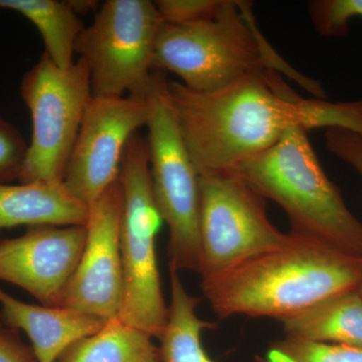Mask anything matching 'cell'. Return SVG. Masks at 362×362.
<instances>
[{
  "label": "cell",
  "instance_id": "6da1fadb",
  "mask_svg": "<svg viewBox=\"0 0 362 362\" xmlns=\"http://www.w3.org/2000/svg\"><path fill=\"white\" fill-rule=\"evenodd\" d=\"M168 94L199 176L235 170L291 128H343L362 134V99H305L269 69L209 93L168 82Z\"/></svg>",
  "mask_w": 362,
  "mask_h": 362
},
{
  "label": "cell",
  "instance_id": "7a4b0ae2",
  "mask_svg": "<svg viewBox=\"0 0 362 362\" xmlns=\"http://www.w3.org/2000/svg\"><path fill=\"white\" fill-rule=\"evenodd\" d=\"M362 282V258L321 240L288 233L280 246L202 283L221 319H283Z\"/></svg>",
  "mask_w": 362,
  "mask_h": 362
},
{
  "label": "cell",
  "instance_id": "3957f363",
  "mask_svg": "<svg viewBox=\"0 0 362 362\" xmlns=\"http://www.w3.org/2000/svg\"><path fill=\"white\" fill-rule=\"evenodd\" d=\"M153 71H169L195 92L223 89L259 70L293 78L315 98L325 99L321 84L304 77L274 51L259 32L250 2L225 0L216 16L195 23H162L154 47Z\"/></svg>",
  "mask_w": 362,
  "mask_h": 362
},
{
  "label": "cell",
  "instance_id": "277c9868",
  "mask_svg": "<svg viewBox=\"0 0 362 362\" xmlns=\"http://www.w3.org/2000/svg\"><path fill=\"white\" fill-rule=\"evenodd\" d=\"M307 133L291 128L272 148L233 171L284 209L292 233L362 258V223L324 173Z\"/></svg>",
  "mask_w": 362,
  "mask_h": 362
},
{
  "label": "cell",
  "instance_id": "5b68a950",
  "mask_svg": "<svg viewBox=\"0 0 362 362\" xmlns=\"http://www.w3.org/2000/svg\"><path fill=\"white\" fill-rule=\"evenodd\" d=\"M118 178L123 192V297L117 317L158 339L168 311L156 256V235L163 221L152 192L148 141L139 132L127 143Z\"/></svg>",
  "mask_w": 362,
  "mask_h": 362
},
{
  "label": "cell",
  "instance_id": "8992f818",
  "mask_svg": "<svg viewBox=\"0 0 362 362\" xmlns=\"http://www.w3.org/2000/svg\"><path fill=\"white\" fill-rule=\"evenodd\" d=\"M146 127L152 192L168 226L169 270L199 273V175L181 135L165 73L154 71Z\"/></svg>",
  "mask_w": 362,
  "mask_h": 362
},
{
  "label": "cell",
  "instance_id": "52a82bcc",
  "mask_svg": "<svg viewBox=\"0 0 362 362\" xmlns=\"http://www.w3.org/2000/svg\"><path fill=\"white\" fill-rule=\"evenodd\" d=\"M21 95L33 135L18 181L62 183L93 99L89 68L80 58L62 69L44 54L23 76Z\"/></svg>",
  "mask_w": 362,
  "mask_h": 362
},
{
  "label": "cell",
  "instance_id": "ba28073f",
  "mask_svg": "<svg viewBox=\"0 0 362 362\" xmlns=\"http://www.w3.org/2000/svg\"><path fill=\"white\" fill-rule=\"evenodd\" d=\"M163 20L149 0H107L76 42L89 68L93 97H146Z\"/></svg>",
  "mask_w": 362,
  "mask_h": 362
},
{
  "label": "cell",
  "instance_id": "9c48e42d",
  "mask_svg": "<svg viewBox=\"0 0 362 362\" xmlns=\"http://www.w3.org/2000/svg\"><path fill=\"white\" fill-rule=\"evenodd\" d=\"M287 238L269 220L265 199L239 173L199 176L202 283L275 249Z\"/></svg>",
  "mask_w": 362,
  "mask_h": 362
},
{
  "label": "cell",
  "instance_id": "30bf717a",
  "mask_svg": "<svg viewBox=\"0 0 362 362\" xmlns=\"http://www.w3.org/2000/svg\"><path fill=\"white\" fill-rule=\"evenodd\" d=\"M150 113L147 96L93 97L63 181L76 199L89 206L118 180L127 143Z\"/></svg>",
  "mask_w": 362,
  "mask_h": 362
},
{
  "label": "cell",
  "instance_id": "8fae6325",
  "mask_svg": "<svg viewBox=\"0 0 362 362\" xmlns=\"http://www.w3.org/2000/svg\"><path fill=\"white\" fill-rule=\"evenodd\" d=\"M122 211L123 192L118 178L89 206L84 251L59 307L103 321L118 316L123 297Z\"/></svg>",
  "mask_w": 362,
  "mask_h": 362
},
{
  "label": "cell",
  "instance_id": "7c38bea8",
  "mask_svg": "<svg viewBox=\"0 0 362 362\" xmlns=\"http://www.w3.org/2000/svg\"><path fill=\"white\" fill-rule=\"evenodd\" d=\"M85 226H30L0 238V281L25 290L40 305L59 307L84 251Z\"/></svg>",
  "mask_w": 362,
  "mask_h": 362
},
{
  "label": "cell",
  "instance_id": "4fadbf2b",
  "mask_svg": "<svg viewBox=\"0 0 362 362\" xmlns=\"http://www.w3.org/2000/svg\"><path fill=\"white\" fill-rule=\"evenodd\" d=\"M0 317L6 327L28 335L37 362H58L74 343L95 334L106 323L66 307L28 304L1 289Z\"/></svg>",
  "mask_w": 362,
  "mask_h": 362
},
{
  "label": "cell",
  "instance_id": "5bb4252c",
  "mask_svg": "<svg viewBox=\"0 0 362 362\" xmlns=\"http://www.w3.org/2000/svg\"><path fill=\"white\" fill-rule=\"evenodd\" d=\"M89 206L62 183H0V232L18 226H86Z\"/></svg>",
  "mask_w": 362,
  "mask_h": 362
},
{
  "label": "cell",
  "instance_id": "9a60e30c",
  "mask_svg": "<svg viewBox=\"0 0 362 362\" xmlns=\"http://www.w3.org/2000/svg\"><path fill=\"white\" fill-rule=\"evenodd\" d=\"M281 323L285 337L362 349V298L357 288L325 298Z\"/></svg>",
  "mask_w": 362,
  "mask_h": 362
},
{
  "label": "cell",
  "instance_id": "2e32d148",
  "mask_svg": "<svg viewBox=\"0 0 362 362\" xmlns=\"http://www.w3.org/2000/svg\"><path fill=\"white\" fill-rule=\"evenodd\" d=\"M170 273L171 299L168 321L159 340L162 362H214L202 346L204 330L214 329L216 324L202 320L197 313L199 298L192 296L185 289L180 272ZM257 362H267L257 357Z\"/></svg>",
  "mask_w": 362,
  "mask_h": 362
},
{
  "label": "cell",
  "instance_id": "e0dca14e",
  "mask_svg": "<svg viewBox=\"0 0 362 362\" xmlns=\"http://www.w3.org/2000/svg\"><path fill=\"white\" fill-rule=\"evenodd\" d=\"M58 362L162 361L151 335L115 317L95 334L74 343Z\"/></svg>",
  "mask_w": 362,
  "mask_h": 362
},
{
  "label": "cell",
  "instance_id": "ac0fdd59",
  "mask_svg": "<svg viewBox=\"0 0 362 362\" xmlns=\"http://www.w3.org/2000/svg\"><path fill=\"white\" fill-rule=\"evenodd\" d=\"M0 11L25 16L37 28L45 54L62 69L75 63L76 42L85 26L66 0H0Z\"/></svg>",
  "mask_w": 362,
  "mask_h": 362
},
{
  "label": "cell",
  "instance_id": "d6986e66",
  "mask_svg": "<svg viewBox=\"0 0 362 362\" xmlns=\"http://www.w3.org/2000/svg\"><path fill=\"white\" fill-rule=\"evenodd\" d=\"M267 362H362V349L291 337L272 343Z\"/></svg>",
  "mask_w": 362,
  "mask_h": 362
},
{
  "label": "cell",
  "instance_id": "ffe728a7",
  "mask_svg": "<svg viewBox=\"0 0 362 362\" xmlns=\"http://www.w3.org/2000/svg\"><path fill=\"white\" fill-rule=\"evenodd\" d=\"M308 9L319 35L335 39L349 35L350 18H362V0H315Z\"/></svg>",
  "mask_w": 362,
  "mask_h": 362
},
{
  "label": "cell",
  "instance_id": "44dd1931",
  "mask_svg": "<svg viewBox=\"0 0 362 362\" xmlns=\"http://www.w3.org/2000/svg\"><path fill=\"white\" fill-rule=\"evenodd\" d=\"M28 148L20 131L0 117V183L18 180Z\"/></svg>",
  "mask_w": 362,
  "mask_h": 362
},
{
  "label": "cell",
  "instance_id": "7402d4cb",
  "mask_svg": "<svg viewBox=\"0 0 362 362\" xmlns=\"http://www.w3.org/2000/svg\"><path fill=\"white\" fill-rule=\"evenodd\" d=\"M225 0H157L154 1L166 23L183 25L214 18Z\"/></svg>",
  "mask_w": 362,
  "mask_h": 362
},
{
  "label": "cell",
  "instance_id": "603a6c76",
  "mask_svg": "<svg viewBox=\"0 0 362 362\" xmlns=\"http://www.w3.org/2000/svg\"><path fill=\"white\" fill-rule=\"evenodd\" d=\"M324 137L328 151L362 176V134L343 128H330Z\"/></svg>",
  "mask_w": 362,
  "mask_h": 362
},
{
  "label": "cell",
  "instance_id": "cb8c5ba5",
  "mask_svg": "<svg viewBox=\"0 0 362 362\" xmlns=\"http://www.w3.org/2000/svg\"><path fill=\"white\" fill-rule=\"evenodd\" d=\"M0 362H37L30 345L21 340L20 331L0 323Z\"/></svg>",
  "mask_w": 362,
  "mask_h": 362
},
{
  "label": "cell",
  "instance_id": "d4e9b609",
  "mask_svg": "<svg viewBox=\"0 0 362 362\" xmlns=\"http://www.w3.org/2000/svg\"><path fill=\"white\" fill-rule=\"evenodd\" d=\"M66 4L77 16H83L90 11L96 13L99 9V1L95 0H66Z\"/></svg>",
  "mask_w": 362,
  "mask_h": 362
},
{
  "label": "cell",
  "instance_id": "484cf974",
  "mask_svg": "<svg viewBox=\"0 0 362 362\" xmlns=\"http://www.w3.org/2000/svg\"><path fill=\"white\" fill-rule=\"evenodd\" d=\"M357 290H358L359 294H361L362 298V282L359 284L358 287H357Z\"/></svg>",
  "mask_w": 362,
  "mask_h": 362
}]
</instances>
